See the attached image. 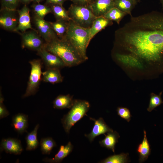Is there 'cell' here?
Instances as JSON below:
<instances>
[{
    "label": "cell",
    "instance_id": "27",
    "mask_svg": "<svg viewBox=\"0 0 163 163\" xmlns=\"http://www.w3.org/2000/svg\"><path fill=\"white\" fill-rule=\"evenodd\" d=\"M114 7L131 15V12L136 3V0H114Z\"/></svg>",
    "mask_w": 163,
    "mask_h": 163
},
{
    "label": "cell",
    "instance_id": "35",
    "mask_svg": "<svg viewBox=\"0 0 163 163\" xmlns=\"http://www.w3.org/2000/svg\"><path fill=\"white\" fill-rule=\"evenodd\" d=\"M4 99L2 94L0 93V119L5 117L9 115L8 111L4 105L3 102Z\"/></svg>",
    "mask_w": 163,
    "mask_h": 163
},
{
    "label": "cell",
    "instance_id": "22",
    "mask_svg": "<svg viewBox=\"0 0 163 163\" xmlns=\"http://www.w3.org/2000/svg\"><path fill=\"white\" fill-rule=\"evenodd\" d=\"M74 100L69 94L60 95L58 96L53 102L54 108L62 109L70 108L73 104Z\"/></svg>",
    "mask_w": 163,
    "mask_h": 163
},
{
    "label": "cell",
    "instance_id": "32",
    "mask_svg": "<svg viewBox=\"0 0 163 163\" xmlns=\"http://www.w3.org/2000/svg\"><path fill=\"white\" fill-rule=\"evenodd\" d=\"M162 92L157 95L153 93L150 94V98L149 107L147 109L148 111L151 112L153 110L163 103L161 98Z\"/></svg>",
    "mask_w": 163,
    "mask_h": 163
},
{
    "label": "cell",
    "instance_id": "20",
    "mask_svg": "<svg viewBox=\"0 0 163 163\" xmlns=\"http://www.w3.org/2000/svg\"><path fill=\"white\" fill-rule=\"evenodd\" d=\"M107 133V135H105V138L99 141V144L101 146L111 150L114 153L116 144L118 142L120 136L116 131Z\"/></svg>",
    "mask_w": 163,
    "mask_h": 163
},
{
    "label": "cell",
    "instance_id": "37",
    "mask_svg": "<svg viewBox=\"0 0 163 163\" xmlns=\"http://www.w3.org/2000/svg\"><path fill=\"white\" fill-rule=\"evenodd\" d=\"M68 0H46V4L50 5L53 4L62 5L64 3Z\"/></svg>",
    "mask_w": 163,
    "mask_h": 163
},
{
    "label": "cell",
    "instance_id": "5",
    "mask_svg": "<svg viewBox=\"0 0 163 163\" xmlns=\"http://www.w3.org/2000/svg\"><path fill=\"white\" fill-rule=\"evenodd\" d=\"M71 20L77 25L86 28H90L97 17L88 5L72 4L67 11Z\"/></svg>",
    "mask_w": 163,
    "mask_h": 163
},
{
    "label": "cell",
    "instance_id": "1",
    "mask_svg": "<svg viewBox=\"0 0 163 163\" xmlns=\"http://www.w3.org/2000/svg\"><path fill=\"white\" fill-rule=\"evenodd\" d=\"M138 26L139 29L124 34L123 42L129 54L140 62L160 61L163 54V31Z\"/></svg>",
    "mask_w": 163,
    "mask_h": 163
},
{
    "label": "cell",
    "instance_id": "25",
    "mask_svg": "<svg viewBox=\"0 0 163 163\" xmlns=\"http://www.w3.org/2000/svg\"><path fill=\"white\" fill-rule=\"evenodd\" d=\"M37 124L34 129L27 135L25 139L27 144L26 150L31 151L36 149L38 146L39 142L37 139V132L39 127Z\"/></svg>",
    "mask_w": 163,
    "mask_h": 163
},
{
    "label": "cell",
    "instance_id": "8",
    "mask_svg": "<svg viewBox=\"0 0 163 163\" xmlns=\"http://www.w3.org/2000/svg\"><path fill=\"white\" fill-rule=\"evenodd\" d=\"M17 10L1 8L0 14V26L6 30L14 31L18 22Z\"/></svg>",
    "mask_w": 163,
    "mask_h": 163
},
{
    "label": "cell",
    "instance_id": "17",
    "mask_svg": "<svg viewBox=\"0 0 163 163\" xmlns=\"http://www.w3.org/2000/svg\"><path fill=\"white\" fill-rule=\"evenodd\" d=\"M73 148V145L71 142H69L65 145L60 146L59 151L54 158H45L43 159V161L51 163H60L72 152Z\"/></svg>",
    "mask_w": 163,
    "mask_h": 163
},
{
    "label": "cell",
    "instance_id": "9",
    "mask_svg": "<svg viewBox=\"0 0 163 163\" xmlns=\"http://www.w3.org/2000/svg\"><path fill=\"white\" fill-rule=\"evenodd\" d=\"M132 21L138 26L163 31V16L147 14L133 18Z\"/></svg>",
    "mask_w": 163,
    "mask_h": 163
},
{
    "label": "cell",
    "instance_id": "33",
    "mask_svg": "<svg viewBox=\"0 0 163 163\" xmlns=\"http://www.w3.org/2000/svg\"><path fill=\"white\" fill-rule=\"evenodd\" d=\"M19 0H1V8L11 10H16Z\"/></svg>",
    "mask_w": 163,
    "mask_h": 163
},
{
    "label": "cell",
    "instance_id": "4",
    "mask_svg": "<svg viewBox=\"0 0 163 163\" xmlns=\"http://www.w3.org/2000/svg\"><path fill=\"white\" fill-rule=\"evenodd\" d=\"M90 107V104L88 101L74 100L70 110L61 119L62 123L66 133H69L72 126L86 115Z\"/></svg>",
    "mask_w": 163,
    "mask_h": 163
},
{
    "label": "cell",
    "instance_id": "12",
    "mask_svg": "<svg viewBox=\"0 0 163 163\" xmlns=\"http://www.w3.org/2000/svg\"><path fill=\"white\" fill-rule=\"evenodd\" d=\"M17 11L18 15V24L14 31H20L23 33L28 30L32 29L30 9L27 5H24L21 9L17 10Z\"/></svg>",
    "mask_w": 163,
    "mask_h": 163
},
{
    "label": "cell",
    "instance_id": "40",
    "mask_svg": "<svg viewBox=\"0 0 163 163\" xmlns=\"http://www.w3.org/2000/svg\"><path fill=\"white\" fill-rule=\"evenodd\" d=\"M161 4L162 8L163 9V0H159Z\"/></svg>",
    "mask_w": 163,
    "mask_h": 163
},
{
    "label": "cell",
    "instance_id": "21",
    "mask_svg": "<svg viewBox=\"0 0 163 163\" xmlns=\"http://www.w3.org/2000/svg\"><path fill=\"white\" fill-rule=\"evenodd\" d=\"M151 149L146 135V132L144 130V137L141 143L138 145L137 151L139 154V161L142 163L146 160L151 153Z\"/></svg>",
    "mask_w": 163,
    "mask_h": 163
},
{
    "label": "cell",
    "instance_id": "14",
    "mask_svg": "<svg viewBox=\"0 0 163 163\" xmlns=\"http://www.w3.org/2000/svg\"><path fill=\"white\" fill-rule=\"evenodd\" d=\"M90 119L94 122V125L91 132L85 136L88 138L90 142H92L97 136L101 134L105 135L106 133L113 131L106 124L103 119L101 117L97 120L90 118Z\"/></svg>",
    "mask_w": 163,
    "mask_h": 163
},
{
    "label": "cell",
    "instance_id": "7",
    "mask_svg": "<svg viewBox=\"0 0 163 163\" xmlns=\"http://www.w3.org/2000/svg\"><path fill=\"white\" fill-rule=\"evenodd\" d=\"M23 48H26L37 52L44 48L46 43L38 32L34 31H26L21 34Z\"/></svg>",
    "mask_w": 163,
    "mask_h": 163
},
{
    "label": "cell",
    "instance_id": "16",
    "mask_svg": "<svg viewBox=\"0 0 163 163\" xmlns=\"http://www.w3.org/2000/svg\"><path fill=\"white\" fill-rule=\"evenodd\" d=\"M12 126L18 133L22 134L26 132L28 126V116L22 113H18L12 118Z\"/></svg>",
    "mask_w": 163,
    "mask_h": 163
},
{
    "label": "cell",
    "instance_id": "29",
    "mask_svg": "<svg viewBox=\"0 0 163 163\" xmlns=\"http://www.w3.org/2000/svg\"><path fill=\"white\" fill-rule=\"evenodd\" d=\"M40 150L43 154L49 155L56 145L53 139L50 137L42 138L40 142Z\"/></svg>",
    "mask_w": 163,
    "mask_h": 163
},
{
    "label": "cell",
    "instance_id": "11",
    "mask_svg": "<svg viewBox=\"0 0 163 163\" xmlns=\"http://www.w3.org/2000/svg\"><path fill=\"white\" fill-rule=\"evenodd\" d=\"M37 52L47 69H59L66 66L60 57L48 52L44 48Z\"/></svg>",
    "mask_w": 163,
    "mask_h": 163
},
{
    "label": "cell",
    "instance_id": "34",
    "mask_svg": "<svg viewBox=\"0 0 163 163\" xmlns=\"http://www.w3.org/2000/svg\"><path fill=\"white\" fill-rule=\"evenodd\" d=\"M117 111L118 115L127 122H129L132 115L128 109L124 107H119L117 108Z\"/></svg>",
    "mask_w": 163,
    "mask_h": 163
},
{
    "label": "cell",
    "instance_id": "24",
    "mask_svg": "<svg viewBox=\"0 0 163 163\" xmlns=\"http://www.w3.org/2000/svg\"><path fill=\"white\" fill-rule=\"evenodd\" d=\"M56 20H62L69 21L71 19L69 16L67 11L63 7L62 5L53 4L49 5Z\"/></svg>",
    "mask_w": 163,
    "mask_h": 163
},
{
    "label": "cell",
    "instance_id": "13",
    "mask_svg": "<svg viewBox=\"0 0 163 163\" xmlns=\"http://www.w3.org/2000/svg\"><path fill=\"white\" fill-rule=\"evenodd\" d=\"M88 6L95 16H104L114 7V0H94Z\"/></svg>",
    "mask_w": 163,
    "mask_h": 163
},
{
    "label": "cell",
    "instance_id": "31",
    "mask_svg": "<svg viewBox=\"0 0 163 163\" xmlns=\"http://www.w3.org/2000/svg\"><path fill=\"white\" fill-rule=\"evenodd\" d=\"M128 153H121L119 155H115L110 156L101 160L100 163H125L128 161Z\"/></svg>",
    "mask_w": 163,
    "mask_h": 163
},
{
    "label": "cell",
    "instance_id": "30",
    "mask_svg": "<svg viewBox=\"0 0 163 163\" xmlns=\"http://www.w3.org/2000/svg\"><path fill=\"white\" fill-rule=\"evenodd\" d=\"M127 14L117 8L114 7L107 13L103 17L111 21H114L119 24L123 17Z\"/></svg>",
    "mask_w": 163,
    "mask_h": 163
},
{
    "label": "cell",
    "instance_id": "15",
    "mask_svg": "<svg viewBox=\"0 0 163 163\" xmlns=\"http://www.w3.org/2000/svg\"><path fill=\"white\" fill-rule=\"evenodd\" d=\"M0 150L7 153L18 155L21 153L23 149L19 140L9 138L2 140L0 144Z\"/></svg>",
    "mask_w": 163,
    "mask_h": 163
},
{
    "label": "cell",
    "instance_id": "23",
    "mask_svg": "<svg viewBox=\"0 0 163 163\" xmlns=\"http://www.w3.org/2000/svg\"><path fill=\"white\" fill-rule=\"evenodd\" d=\"M115 56L117 60L123 65L132 67H141V62L136 58L130 54L117 53Z\"/></svg>",
    "mask_w": 163,
    "mask_h": 163
},
{
    "label": "cell",
    "instance_id": "10",
    "mask_svg": "<svg viewBox=\"0 0 163 163\" xmlns=\"http://www.w3.org/2000/svg\"><path fill=\"white\" fill-rule=\"evenodd\" d=\"M34 22L39 35L45 40L48 43L58 37L56 34L51 28L49 21L34 16Z\"/></svg>",
    "mask_w": 163,
    "mask_h": 163
},
{
    "label": "cell",
    "instance_id": "38",
    "mask_svg": "<svg viewBox=\"0 0 163 163\" xmlns=\"http://www.w3.org/2000/svg\"><path fill=\"white\" fill-rule=\"evenodd\" d=\"M19 2H21L24 5H27L32 2L33 0H19Z\"/></svg>",
    "mask_w": 163,
    "mask_h": 163
},
{
    "label": "cell",
    "instance_id": "39",
    "mask_svg": "<svg viewBox=\"0 0 163 163\" xmlns=\"http://www.w3.org/2000/svg\"><path fill=\"white\" fill-rule=\"evenodd\" d=\"M43 0H33V2L36 3H39Z\"/></svg>",
    "mask_w": 163,
    "mask_h": 163
},
{
    "label": "cell",
    "instance_id": "6",
    "mask_svg": "<svg viewBox=\"0 0 163 163\" xmlns=\"http://www.w3.org/2000/svg\"><path fill=\"white\" fill-rule=\"evenodd\" d=\"M31 69L27 86L25 93L23 97H26L35 94L40 82L42 64L41 61L39 59H34L29 62Z\"/></svg>",
    "mask_w": 163,
    "mask_h": 163
},
{
    "label": "cell",
    "instance_id": "19",
    "mask_svg": "<svg viewBox=\"0 0 163 163\" xmlns=\"http://www.w3.org/2000/svg\"><path fill=\"white\" fill-rule=\"evenodd\" d=\"M42 75L43 80L45 82L54 84L60 83L63 81V77L59 69H47L42 72Z\"/></svg>",
    "mask_w": 163,
    "mask_h": 163
},
{
    "label": "cell",
    "instance_id": "28",
    "mask_svg": "<svg viewBox=\"0 0 163 163\" xmlns=\"http://www.w3.org/2000/svg\"><path fill=\"white\" fill-rule=\"evenodd\" d=\"M32 7L34 16L42 19H44L48 14L52 13V10L50 5H42L39 3L34 4Z\"/></svg>",
    "mask_w": 163,
    "mask_h": 163
},
{
    "label": "cell",
    "instance_id": "36",
    "mask_svg": "<svg viewBox=\"0 0 163 163\" xmlns=\"http://www.w3.org/2000/svg\"><path fill=\"white\" fill-rule=\"evenodd\" d=\"M72 1L73 4L83 5H88L94 0H70Z\"/></svg>",
    "mask_w": 163,
    "mask_h": 163
},
{
    "label": "cell",
    "instance_id": "18",
    "mask_svg": "<svg viewBox=\"0 0 163 163\" xmlns=\"http://www.w3.org/2000/svg\"><path fill=\"white\" fill-rule=\"evenodd\" d=\"M112 23V21L103 16L97 17L89 29L90 40L98 32Z\"/></svg>",
    "mask_w": 163,
    "mask_h": 163
},
{
    "label": "cell",
    "instance_id": "2",
    "mask_svg": "<svg viewBox=\"0 0 163 163\" xmlns=\"http://www.w3.org/2000/svg\"><path fill=\"white\" fill-rule=\"evenodd\" d=\"M44 48L60 57L66 66H75L84 61L74 47L64 38L57 37L46 43Z\"/></svg>",
    "mask_w": 163,
    "mask_h": 163
},
{
    "label": "cell",
    "instance_id": "26",
    "mask_svg": "<svg viewBox=\"0 0 163 163\" xmlns=\"http://www.w3.org/2000/svg\"><path fill=\"white\" fill-rule=\"evenodd\" d=\"M57 37L60 38H63L67 31L69 21L64 20H56L55 22H49Z\"/></svg>",
    "mask_w": 163,
    "mask_h": 163
},
{
    "label": "cell",
    "instance_id": "3",
    "mask_svg": "<svg viewBox=\"0 0 163 163\" xmlns=\"http://www.w3.org/2000/svg\"><path fill=\"white\" fill-rule=\"evenodd\" d=\"M89 29L80 26L71 20L63 37L71 44L84 61L88 59L86 50L90 41Z\"/></svg>",
    "mask_w": 163,
    "mask_h": 163
}]
</instances>
